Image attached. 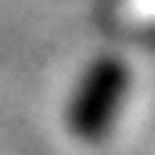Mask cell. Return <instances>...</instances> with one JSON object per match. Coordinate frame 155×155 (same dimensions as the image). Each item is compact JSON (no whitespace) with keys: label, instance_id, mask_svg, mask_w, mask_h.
<instances>
[{"label":"cell","instance_id":"1","mask_svg":"<svg viewBox=\"0 0 155 155\" xmlns=\"http://www.w3.org/2000/svg\"><path fill=\"white\" fill-rule=\"evenodd\" d=\"M123 90H126V65H123L119 58L97 61V65L87 72L83 87L76 90V101H72V112H69L72 134L83 137V141L105 137L112 116L119 112Z\"/></svg>","mask_w":155,"mask_h":155}]
</instances>
